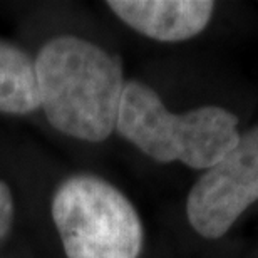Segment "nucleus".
<instances>
[{
    "instance_id": "f257e3e1",
    "label": "nucleus",
    "mask_w": 258,
    "mask_h": 258,
    "mask_svg": "<svg viewBox=\"0 0 258 258\" xmlns=\"http://www.w3.org/2000/svg\"><path fill=\"white\" fill-rule=\"evenodd\" d=\"M40 107L57 131L99 143L116 129L124 89L121 64L77 35H57L35 59Z\"/></svg>"
},
{
    "instance_id": "f03ea898",
    "label": "nucleus",
    "mask_w": 258,
    "mask_h": 258,
    "mask_svg": "<svg viewBox=\"0 0 258 258\" xmlns=\"http://www.w3.org/2000/svg\"><path fill=\"white\" fill-rule=\"evenodd\" d=\"M236 122L235 114L216 106L173 114L151 87L133 81L122 89L116 129L159 163L210 169L238 143Z\"/></svg>"
},
{
    "instance_id": "7ed1b4c3",
    "label": "nucleus",
    "mask_w": 258,
    "mask_h": 258,
    "mask_svg": "<svg viewBox=\"0 0 258 258\" xmlns=\"http://www.w3.org/2000/svg\"><path fill=\"white\" fill-rule=\"evenodd\" d=\"M50 211L67 258H138L141 251L136 210L104 179L67 178L55 189Z\"/></svg>"
},
{
    "instance_id": "20e7f679",
    "label": "nucleus",
    "mask_w": 258,
    "mask_h": 258,
    "mask_svg": "<svg viewBox=\"0 0 258 258\" xmlns=\"http://www.w3.org/2000/svg\"><path fill=\"white\" fill-rule=\"evenodd\" d=\"M256 200L258 126L196 181L188 195V220L205 238H220Z\"/></svg>"
},
{
    "instance_id": "39448f33",
    "label": "nucleus",
    "mask_w": 258,
    "mask_h": 258,
    "mask_svg": "<svg viewBox=\"0 0 258 258\" xmlns=\"http://www.w3.org/2000/svg\"><path fill=\"white\" fill-rule=\"evenodd\" d=\"M107 5L129 27L164 42L195 37L215 7L206 0H109Z\"/></svg>"
},
{
    "instance_id": "423d86ee",
    "label": "nucleus",
    "mask_w": 258,
    "mask_h": 258,
    "mask_svg": "<svg viewBox=\"0 0 258 258\" xmlns=\"http://www.w3.org/2000/svg\"><path fill=\"white\" fill-rule=\"evenodd\" d=\"M40 107L35 60L0 40V112L29 114Z\"/></svg>"
},
{
    "instance_id": "0eeeda50",
    "label": "nucleus",
    "mask_w": 258,
    "mask_h": 258,
    "mask_svg": "<svg viewBox=\"0 0 258 258\" xmlns=\"http://www.w3.org/2000/svg\"><path fill=\"white\" fill-rule=\"evenodd\" d=\"M14 221V196L9 184L0 179V238L9 233Z\"/></svg>"
}]
</instances>
